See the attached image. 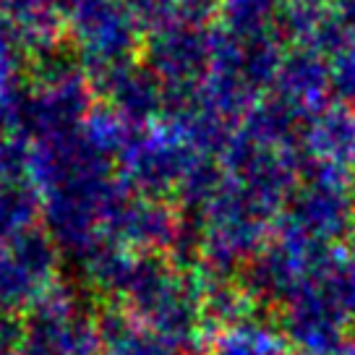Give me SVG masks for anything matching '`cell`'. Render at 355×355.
<instances>
[{"label":"cell","instance_id":"obj_1","mask_svg":"<svg viewBox=\"0 0 355 355\" xmlns=\"http://www.w3.org/2000/svg\"><path fill=\"white\" fill-rule=\"evenodd\" d=\"M24 350L32 355H100L97 306L92 309L78 290L53 285L21 313Z\"/></svg>","mask_w":355,"mask_h":355},{"label":"cell","instance_id":"obj_2","mask_svg":"<svg viewBox=\"0 0 355 355\" xmlns=\"http://www.w3.org/2000/svg\"><path fill=\"white\" fill-rule=\"evenodd\" d=\"M55 269V251L40 235L24 233L0 245V313L21 316L58 282Z\"/></svg>","mask_w":355,"mask_h":355},{"label":"cell","instance_id":"obj_3","mask_svg":"<svg viewBox=\"0 0 355 355\" xmlns=\"http://www.w3.org/2000/svg\"><path fill=\"white\" fill-rule=\"evenodd\" d=\"M275 319L298 355H332L347 343L350 322L309 279L279 306Z\"/></svg>","mask_w":355,"mask_h":355},{"label":"cell","instance_id":"obj_4","mask_svg":"<svg viewBox=\"0 0 355 355\" xmlns=\"http://www.w3.org/2000/svg\"><path fill=\"white\" fill-rule=\"evenodd\" d=\"M102 355H186L152 327L136 322L118 306H97Z\"/></svg>","mask_w":355,"mask_h":355},{"label":"cell","instance_id":"obj_5","mask_svg":"<svg viewBox=\"0 0 355 355\" xmlns=\"http://www.w3.org/2000/svg\"><path fill=\"white\" fill-rule=\"evenodd\" d=\"M209 355H293L277 319L254 313L243 322L225 327L209 340Z\"/></svg>","mask_w":355,"mask_h":355},{"label":"cell","instance_id":"obj_6","mask_svg":"<svg viewBox=\"0 0 355 355\" xmlns=\"http://www.w3.org/2000/svg\"><path fill=\"white\" fill-rule=\"evenodd\" d=\"M24 350V319L0 313V355H19Z\"/></svg>","mask_w":355,"mask_h":355},{"label":"cell","instance_id":"obj_7","mask_svg":"<svg viewBox=\"0 0 355 355\" xmlns=\"http://www.w3.org/2000/svg\"><path fill=\"white\" fill-rule=\"evenodd\" d=\"M343 87L355 97V50L347 55V60L343 63Z\"/></svg>","mask_w":355,"mask_h":355},{"label":"cell","instance_id":"obj_8","mask_svg":"<svg viewBox=\"0 0 355 355\" xmlns=\"http://www.w3.org/2000/svg\"><path fill=\"white\" fill-rule=\"evenodd\" d=\"M332 355H355V340H347V343L337 350V353H332Z\"/></svg>","mask_w":355,"mask_h":355},{"label":"cell","instance_id":"obj_9","mask_svg":"<svg viewBox=\"0 0 355 355\" xmlns=\"http://www.w3.org/2000/svg\"><path fill=\"white\" fill-rule=\"evenodd\" d=\"M350 256H353V259H355V235H353V254H350Z\"/></svg>","mask_w":355,"mask_h":355},{"label":"cell","instance_id":"obj_10","mask_svg":"<svg viewBox=\"0 0 355 355\" xmlns=\"http://www.w3.org/2000/svg\"><path fill=\"white\" fill-rule=\"evenodd\" d=\"M353 193H355V186H353Z\"/></svg>","mask_w":355,"mask_h":355},{"label":"cell","instance_id":"obj_11","mask_svg":"<svg viewBox=\"0 0 355 355\" xmlns=\"http://www.w3.org/2000/svg\"><path fill=\"white\" fill-rule=\"evenodd\" d=\"M100 355H102V353H100Z\"/></svg>","mask_w":355,"mask_h":355}]
</instances>
